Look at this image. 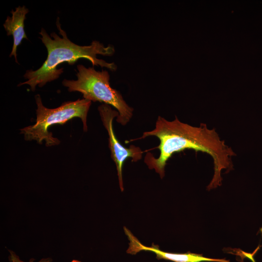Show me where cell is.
<instances>
[{
	"label": "cell",
	"mask_w": 262,
	"mask_h": 262,
	"mask_svg": "<svg viewBox=\"0 0 262 262\" xmlns=\"http://www.w3.org/2000/svg\"><path fill=\"white\" fill-rule=\"evenodd\" d=\"M151 136L160 140L157 147L160 154L156 158L152 153H147L144 162L150 169H154L161 179L164 176L167 161L174 153L186 149L206 153L213 159L214 175L207 187L209 190L221 185L222 170L229 172L233 169L232 159L236 153L221 139L214 129H209L206 124L200 123L199 127H195L180 122L177 116L169 121L159 116L155 129L144 132L140 138Z\"/></svg>",
	"instance_id": "6da1fadb"
},
{
	"label": "cell",
	"mask_w": 262,
	"mask_h": 262,
	"mask_svg": "<svg viewBox=\"0 0 262 262\" xmlns=\"http://www.w3.org/2000/svg\"><path fill=\"white\" fill-rule=\"evenodd\" d=\"M56 26L62 37L53 32L49 35L46 30L42 28L39 34L42 43L46 47L48 55L42 66L36 70L26 71L24 77L27 80L20 83L18 86L28 84L32 91L36 85L41 87L47 82L57 79L64 72L63 68L57 69V66L67 63L73 65L80 58H85L91 62L93 66L106 67L112 71H115L117 66L114 63H108L98 59L97 55L105 56L113 55L115 49L112 45L105 47L97 40L93 41L88 46H80L70 41L65 31L61 28L59 18H57Z\"/></svg>",
	"instance_id": "7a4b0ae2"
},
{
	"label": "cell",
	"mask_w": 262,
	"mask_h": 262,
	"mask_svg": "<svg viewBox=\"0 0 262 262\" xmlns=\"http://www.w3.org/2000/svg\"><path fill=\"white\" fill-rule=\"evenodd\" d=\"M77 80L64 79L62 84L69 92H79L83 98L91 101L103 102L115 108L118 112L116 121L126 125L132 116L133 108L124 100L120 93L111 87L110 75L106 70H96L93 67L77 66Z\"/></svg>",
	"instance_id": "3957f363"
},
{
	"label": "cell",
	"mask_w": 262,
	"mask_h": 262,
	"mask_svg": "<svg viewBox=\"0 0 262 262\" xmlns=\"http://www.w3.org/2000/svg\"><path fill=\"white\" fill-rule=\"evenodd\" d=\"M36 109V120L32 126L21 130V133L24 135L26 140H34L39 144L43 141L47 147L57 145L60 141L53 137L49 128L55 124H64L74 117L81 119L83 126V131H87L86 124L87 115L91 105V101L84 98L78 99L74 101L65 102L55 109L45 107L39 95L35 96Z\"/></svg>",
	"instance_id": "277c9868"
},
{
	"label": "cell",
	"mask_w": 262,
	"mask_h": 262,
	"mask_svg": "<svg viewBox=\"0 0 262 262\" xmlns=\"http://www.w3.org/2000/svg\"><path fill=\"white\" fill-rule=\"evenodd\" d=\"M98 110L103 125L108 133L111 156L115 164L119 187L123 192L122 168L124 163L129 158H131L132 162L138 161L142 158L143 151L140 147L134 145H131L129 148L125 147L118 140L113 126L114 118L117 117L119 115L117 110H113L110 105L104 103L98 107Z\"/></svg>",
	"instance_id": "5b68a950"
},
{
	"label": "cell",
	"mask_w": 262,
	"mask_h": 262,
	"mask_svg": "<svg viewBox=\"0 0 262 262\" xmlns=\"http://www.w3.org/2000/svg\"><path fill=\"white\" fill-rule=\"evenodd\" d=\"M126 235L129 240V246L127 253L135 255L141 251H147L156 254L158 260L163 259L173 262H230L225 259H214L204 257L202 254L187 252L185 253H175L163 251L159 246L152 244L151 246L143 245L126 227H124Z\"/></svg>",
	"instance_id": "8992f818"
},
{
	"label": "cell",
	"mask_w": 262,
	"mask_h": 262,
	"mask_svg": "<svg viewBox=\"0 0 262 262\" xmlns=\"http://www.w3.org/2000/svg\"><path fill=\"white\" fill-rule=\"evenodd\" d=\"M29 11L25 6H19L16 8L15 10L11 11L12 16H7L3 24L7 35H12L13 37V45L9 56L11 57L14 56L17 63H18L16 55L17 48L23 39H28L24 30V20Z\"/></svg>",
	"instance_id": "52a82bcc"
},
{
	"label": "cell",
	"mask_w": 262,
	"mask_h": 262,
	"mask_svg": "<svg viewBox=\"0 0 262 262\" xmlns=\"http://www.w3.org/2000/svg\"><path fill=\"white\" fill-rule=\"evenodd\" d=\"M9 260L10 262H24L20 260L18 256H17L14 252L10 251V255L9 257ZM51 259L49 258L42 259L38 262H50ZM29 262H33V260L31 259Z\"/></svg>",
	"instance_id": "ba28073f"
},
{
	"label": "cell",
	"mask_w": 262,
	"mask_h": 262,
	"mask_svg": "<svg viewBox=\"0 0 262 262\" xmlns=\"http://www.w3.org/2000/svg\"><path fill=\"white\" fill-rule=\"evenodd\" d=\"M241 253L242 254V255H244V257L248 258L252 262H256L253 257V254L245 252L242 250H241Z\"/></svg>",
	"instance_id": "9c48e42d"
},
{
	"label": "cell",
	"mask_w": 262,
	"mask_h": 262,
	"mask_svg": "<svg viewBox=\"0 0 262 262\" xmlns=\"http://www.w3.org/2000/svg\"><path fill=\"white\" fill-rule=\"evenodd\" d=\"M71 262H80L79 261H78V260H73Z\"/></svg>",
	"instance_id": "30bf717a"
}]
</instances>
